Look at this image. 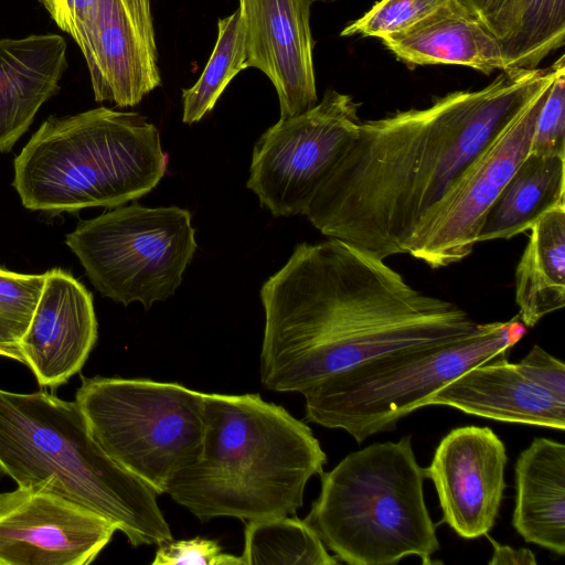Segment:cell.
I'll return each instance as SVG.
<instances>
[{
  "instance_id": "6da1fadb",
  "label": "cell",
  "mask_w": 565,
  "mask_h": 565,
  "mask_svg": "<svg viewBox=\"0 0 565 565\" xmlns=\"http://www.w3.org/2000/svg\"><path fill=\"white\" fill-rule=\"evenodd\" d=\"M553 72L554 63L513 68L479 90L361 121L305 216L323 235L381 259L408 254L414 236Z\"/></svg>"
},
{
  "instance_id": "7a4b0ae2",
  "label": "cell",
  "mask_w": 565,
  "mask_h": 565,
  "mask_svg": "<svg viewBox=\"0 0 565 565\" xmlns=\"http://www.w3.org/2000/svg\"><path fill=\"white\" fill-rule=\"evenodd\" d=\"M260 381L303 393L386 352L455 340L479 323L422 292L381 259L337 238L300 243L260 289Z\"/></svg>"
},
{
  "instance_id": "3957f363",
  "label": "cell",
  "mask_w": 565,
  "mask_h": 565,
  "mask_svg": "<svg viewBox=\"0 0 565 565\" xmlns=\"http://www.w3.org/2000/svg\"><path fill=\"white\" fill-rule=\"evenodd\" d=\"M199 458L166 486L201 521L294 515L327 455L312 430L258 394H205Z\"/></svg>"
},
{
  "instance_id": "277c9868",
  "label": "cell",
  "mask_w": 565,
  "mask_h": 565,
  "mask_svg": "<svg viewBox=\"0 0 565 565\" xmlns=\"http://www.w3.org/2000/svg\"><path fill=\"white\" fill-rule=\"evenodd\" d=\"M0 472L103 515L132 546L172 540L158 493L102 449L76 402L0 388Z\"/></svg>"
},
{
  "instance_id": "5b68a950",
  "label": "cell",
  "mask_w": 565,
  "mask_h": 565,
  "mask_svg": "<svg viewBox=\"0 0 565 565\" xmlns=\"http://www.w3.org/2000/svg\"><path fill=\"white\" fill-rule=\"evenodd\" d=\"M167 163L146 117L98 107L49 117L14 159L12 184L32 211L117 207L153 190Z\"/></svg>"
},
{
  "instance_id": "8992f818",
  "label": "cell",
  "mask_w": 565,
  "mask_h": 565,
  "mask_svg": "<svg viewBox=\"0 0 565 565\" xmlns=\"http://www.w3.org/2000/svg\"><path fill=\"white\" fill-rule=\"evenodd\" d=\"M320 476V494L305 521L340 561L392 565L417 556L424 565L435 563L440 545L409 435L351 452Z\"/></svg>"
},
{
  "instance_id": "52a82bcc",
  "label": "cell",
  "mask_w": 565,
  "mask_h": 565,
  "mask_svg": "<svg viewBox=\"0 0 565 565\" xmlns=\"http://www.w3.org/2000/svg\"><path fill=\"white\" fill-rule=\"evenodd\" d=\"M514 317L479 323L465 337L386 352L329 376L302 394L306 420L349 433L361 444L396 428L397 422L425 407L431 395L471 367L508 356L525 334Z\"/></svg>"
},
{
  "instance_id": "ba28073f",
  "label": "cell",
  "mask_w": 565,
  "mask_h": 565,
  "mask_svg": "<svg viewBox=\"0 0 565 565\" xmlns=\"http://www.w3.org/2000/svg\"><path fill=\"white\" fill-rule=\"evenodd\" d=\"M75 397L102 449L158 494L201 454L204 393L147 379L82 376Z\"/></svg>"
},
{
  "instance_id": "9c48e42d",
  "label": "cell",
  "mask_w": 565,
  "mask_h": 565,
  "mask_svg": "<svg viewBox=\"0 0 565 565\" xmlns=\"http://www.w3.org/2000/svg\"><path fill=\"white\" fill-rule=\"evenodd\" d=\"M191 213L178 206H117L66 235L95 288L145 309L174 294L198 248Z\"/></svg>"
},
{
  "instance_id": "30bf717a",
  "label": "cell",
  "mask_w": 565,
  "mask_h": 565,
  "mask_svg": "<svg viewBox=\"0 0 565 565\" xmlns=\"http://www.w3.org/2000/svg\"><path fill=\"white\" fill-rule=\"evenodd\" d=\"M352 96L328 89L310 109L280 119L253 149L247 188L274 216L305 215L361 122Z\"/></svg>"
},
{
  "instance_id": "8fae6325",
  "label": "cell",
  "mask_w": 565,
  "mask_h": 565,
  "mask_svg": "<svg viewBox=\"0 0 565 565\" xmlns=\"http://www.w3.org/2000/svg\"><path fill=\"white\" fill-rule=\"evenodd\" d=\"M535 92L520 113L483 151L452 193L414 236L408 254L433 268L467 257L478 244L483 217L525 158L539 111L555 76Z\"/></svg>"
},
{
  "instance_id": "7c38bea8",
  "label": "cell",
  "mask_w": 565,
  "mask_h": 565,
  "mask_svg": "<svg viewBox=\"0 0 565 565\" xmlns=\"http://www.w3.org/2000/svg\"><path fill=\"white\" fill-rule=\"evenodd\" d=\"M499 422L565 428V364L539 344L518 363L494 358L462 373L427 399Z\"/></svg>"
},
{
  "instance_id": "4fadbf2b",
  "label": "cell",
  "mask_w": 565,
  "mask_h": 565,
  "mask_svg": "<svg viewBox=\"0 0 565 565\" xmlns=\"http://www.w3.org/2000/svg\"><path fill=\"white\" fill-rule=\"evenodd\" d=\"M116 526L41 487L0 493V565H87Z\"/></svg>"
},
{
  "instance_id": "5bb4252c",
  "label": "cell",
  "mask_w": 565,
  "mask_h": 565,
  "mask_svg": "<svg viewBox=\"0 0 565 565\" xmlns=\"http://www.w3.org/2000/svg\"><path fill=\"white\" fill-rule=\"evenodd\" d=\"M74 41L96 102L136 106L160 86L150 0H96Z\"/></svg>"
},
{
  "instance_id": "9a60e30c",
  "label": "cell",
  "mask_w": 565,
  "mask_h": 565,
  "mask_svg": "<svg viewBox=\"0 0 565 565\" xmlns=\"http://www.w3.org/2000/svg\"><path fill=\"white\" fill-rule=\"evenodd\" d=\"M507 461L505 445L490 427H458L440 440L425 473L435 484L441 522L460 537L478 539L495 524Z\"/></svg>"
},
{
  "instance_id": "2e32d148",
  "label": "cell",
  "mask_w": 565,
  "mask_h": 565,
  "mask_svg": "<svg viewBox=\"0 0 565 565\" xmlns=\"http://www.w3.org/2000/svg\"><path fill=\"white\" fill-rule=\"evenodd\" d=\"M311 0H239L246 66L273 83L280 117L299 115L317 102Z\"/></svg>"
},
{
  "instance_id": "e0dca14e",
  "label": "cell",
  "mask_w": 565,
  "mask_h": 565,
  "mask_svg": "<svg viewBox=\"0 0 565 565\" xmlns=\"http://www.w3.org/2000/svg\"><path fill=\"white\" fill-rule=\"evenodd\" d=\"M96 340L90 292L62 269L46 271L40 299L20 342L22 363L40 386L55 390L82 370Z\"/></svg>"
},
{
  "instance_id": "ac0fdd59",
  "label": "cell",
  "mask_w": 565,
  "mask_h": 565,
  "mask_svg": "<svg viewBox=\"0 0 565 565\" xmlns=\"http://www.w3.org/2000/svg\"><path fill=\"white\" fill-rule=\"evenodd\" d=\"M66 67V43L57 34L0 39V152L11 150L58 92Z\"/></svg>"
},
{
  "instance_id": "d6986e66",
  "label": "cell",
  "mask_w": 565,
  "mask_h": 565,
  "mask_svg": "<svg viewBox=\"0 0 565 565\" xmlns=\"http://www.w3.org/2000/svg\"><path fill=\"white\" fill-rule=\"evenodd\" d=\"M383 44L411 65H463L484 74L510 71L502 45L460 0H450Z\"/></svg>"
},
{
  "instance_id": "ffe728a7",
  "label": "cell",
  "mask_w": 565,
  "mask_h": 565,
  "mask_svg": "<svg viewBox=\"0 0 565 565\" xmlns=\"http://www.w3.org/2000/svg\"><path fill=\"white\" fill-rule=\"evenodd\" d=\"M512 524L527 543L565 554V445L535 438L515 463Z\"/></svg>"
},
{
  "instance_id": "44dd1931",
  "label": "cell",
  "mask_w": 565,
  "mask_h": 565,
  "mask_svg": "<svg viewBox=\"0 0 565 565\" xmlns=\"http://www.w3.org/2000/svg\"><path fill=\"white\" fill-rule=\"evenodd\" d=\"M565 156L527 152L487 211L477 242L508 239L565 204Z\"/></svg>"
},
{
  "instance_id": "7402d4cb",
  "label": "cell",
  "mask_w": 565,
  "mask_h": 565,
  "mask_svg": "<svg viewBox=\"0 0 565 565\" xmlns=\"http://www.w3.org/2000/svg\"><path fill=\"white\" fill-rule=\"evenodd\" d=\"M515 270L519 319L533 328L565 306V204L554 207L530 228Z\"/></svg>"
},
{
  "instance_id": "603a6c76",
  "label": "cell",
  "mask_w": 565,
  "mask_h": 565,
  "mask_svg": "<svg viewBox=\"0 0 565 565\" xmlns=\"http://www.w3.org/2000/svg\"><path fill=\"white\" fill-rule=\"evenodd\" d=\"M244 565H335L318 533L305 520L274 516L248 521L241 555Z\"/></svg>"
},
{
  "instance_id": "cb8c5ba5",
  "label": "cell",
  "mask_w": 565,
  "mask_h": 565,
  "mask_svg": "<svg viewBox=\"0 0 565 565\" xmlns=\"http://www.w3.org/2000/svg\"><path fill=\"white\" fill-rule=\"evenodd\" d=\"M246 66L245 26L239 8L217 21V38L211 56L195 84L182 89L185 124L211 111L230 82Z\"/></svg>"
},
{
  "instance_id": "d4e9b609",
  "label": "cell",
  "mask_w": 565,
  "mask_h": 565,
  "mask_svg": "<svg viewBox=\"0 0 565 565\" xmlns=\"http://www.w3.org/2000/svg\"><path fill=\"white\" fill-rule=\"evenodd\" d=\"M564 40L565 0H524L516 31L500 42L509 70H534Z\"/></svg>"
},
{
  "instance_id": "484cf974",
  "label": "cell",
  "mask_w": 565,
  "mask_h": 565,
  "mask_svg": "<svg viewBox=\"0 0 565 565\" xmlns=\"http://www.w3.org/2000/svg\"><path fill=\"white\" fill-rule=\"evenodd\" d=\"M45 274L29 275L0 267V355L22 363L20 342L29 328Z\"/></svg>"
},
{
  "instance_id": "4316f807",
  "label": "cell",
  "mask_w": 565,
  "mask_h": 565,
  "mask_svg": "<svg viewBox=\"0 0 565 565\" xmlns=\"http://www.w3.org/2000/svg\"><path fill=\"white\" fill-rule=\"evenodd\" d=\"M450 0H380L365 14L349 23L342 36L382 39L424 19Z\"/></svg>"
},
{
  "instance_id": "83f0119b",
  "label": "cell",
  "mask_w": 565,
  "mask_h": 565,
  "mask_svg": "<svg viewBox=\"0 0 565 565\" xmlns=\"http://www.w3.org/2000/svg\"><path fill=\"white\" fill-rule=\"evenodd\" d=\"M529 152L565 156V57H558L555 76L539 111Z\"/></svg>"
},
{
  "instance_id": "f1b7e54d",
  "label": "cell",
  "mask_w": 565,
  "mask_h": 565,
  "mask_svg": "<svg viewBox=\"0 0 565 565\" xmlns=\"http://www.w3.org/2000/svg\"><path fill=\"white\" fill-rule=\"evenodd\" d=\"M152 565H244L241 556L224 553L217 541L194 537L159 544Z\"/></svg>"
},
{
  "instance_id": "f546056e",
  "label": "cell",
  "mask_w": 565,
  "mask_h": 565,
  "mask_svg": "<svg viewBox=\"0 0 565 565\" xmlns=\"http://www.w3.org/2000/svg\"><path fill=\"white\" fill-rule=\"evenodd\" d=\"M462 4L500 41L518 29L524 0H460Z\"/></svg>"
},
{
  "instance_id": "4dcf8cb0",
  "label": "cell",
  "mask_w": 565,
  "mask_h": 565,
  "mask_svg": "<svg viewBox=\"0 0 565 565\" xmlns=\"http://www.w3.org/2000/svg\"><path fill=\"white\" fill-rule=\"evenodd\" d=\"M96 0H40L56 25L73 39L82 31Z\"/></svg>"
},
{
  "instance_id": "1f68e13d",
  "label": "cell",
  "mask_w": 565,
  "mask_h": 565,
  "mask_svg": "<svg viewBox=\"0 0 565 565\" xmlns=\"http://www.w3.org/2000/svg\"><path fill=\"white\" fill-rule=\"evenodd\" d=\"M486 536H488L493 547V555L489 564H536L535 556L529 548H513L509 545H501L488 534Z\"/></svg>"
},
{
  "instance_id": "d6a6232c",
  "label": "cell",
  "mask_w": 565,
  "mask_h": 565,
  "mask_svg": "<svg viewBox=\"0 0 565 565\" xmlns=\"http://www.w3.org/2000/svg\"><path fill=\"white\" fill-rule=\"evenodd\" d=\"M312 3L313 2H334V1H339V0H311Z\"/></svg>"
}]
</instances>
